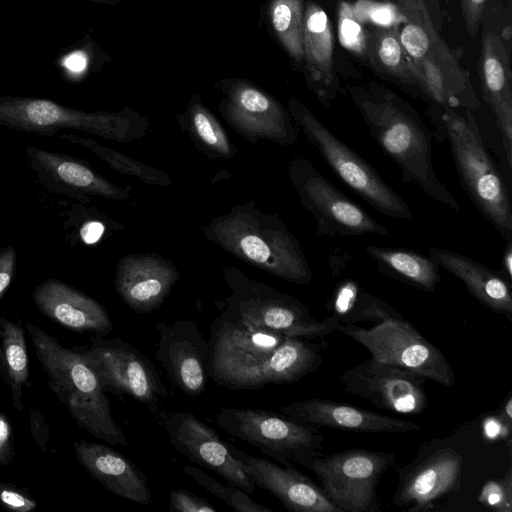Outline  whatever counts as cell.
Instances as JSON below:
<instances>
[{"instance_id":"cell-1","label":"cell","mask_w":512,"mask_h":512,"mask_svg":"<svg viewBox=\"0 0 512 512\" xmlns=\"http://www.w3.org/2000/svg\"><path fill=\"white\" fill-rule=\"evenodd\" d=\"M352 97L369 134L397 164L402 180L445 207L459 211V202L436 174L432 134L418 113L382 89H355Z\"/></svg>"},{"instance_id":"cell-2","label":"cell","mask_w":512,"mask_h":512,"mask_svg":"<svg viewBox=\"0 0 512 512\" xmlns=\"http://www.w3.org/2000/svg\"><path fill=\"white\" fill-rule=\"evenodd\" d=\"M280 333L254 328L221 314L210 325V378L233 390L292 383L300 372L294 347Z\"/></svg>"},{"instance_id":"cell-3","label":"cell","mask_w":512,"mask_h":512,"mask_svg":"<svg viewBox=\"0 0 512 512\" xmlns=\"http://www.w3.org/2000/svg\"><path fill=\"white\" fill-rule=\"evenodd\" d=\"M204 236L243 262L283 280L307 285L313 275L299 241L275 213L254 201L232 206L202 227Z\"/></svg>"},{"instance_id":"cell-4","label":"cell","mask_w":512,"mask_h":512,"mask_svg":"<svg viewBox=\"0 0 512 512\" xmlns=\"http://www.w3.org/2000/svg\"><path fill=\"white\" fill-rule=\"evenodd\" d=\"M47 385L80 428L111 445L127 446L125 432L111 413V402L79 346L64 347L39 326L27 323Z\"/></svg>"},{"instance_id":"cell-5","label":"cell","mask_w":512,"mask_h":512,"mask_svg":"<svg viewBox=\"0 0 512 512\" xmlns=\"http://www.w3.org/2000/svg\"><path fill=\"white\" fill-rule=\"evenodd\" d=\"M434 136L445 140L460 182L483 217L506 242H512V205L508 187L492 160L469 110L437 107L431 114Z\"/></svg>"},{"instance_id":"cell-6","label":"cell","mask_w":512,"mask_h":512,"mask_svg":"<svg viewBox=\"0 0 512 512\" xmlns=\"http://www.w3.org/2000/svg\"><path fill=\"white\" fill-rule=\"evenodd\" d=\"M404 21L399 39L416 86L437 107L480 109L473 85L436 29L425 0H394Z\"/></svg>"},{"instance_id":"cell-7","label":"cell","mask_w":512,"mask_h":512,"mask_svg":"<svg viewBox=\"0 0 512 512\" xmlns=\"http://www.w3.org/2000/svg\"><path fill=\"white\" fill-rule=\"evenodd\" d=\"M222 275L230 294L220 314L228 319L308 340L323 338L340 326L331 315L317 320L296 297L251 279L238 268L223 267Z\"/></svg>"},{"instance_id":"cell-8","label":"cell","mask_w":512,"mask_h":512,"mask_svg":"<svg viewBox=\"0 0 512 512\" xmlns=\"http://www.w3.org/2000/svg\"><path fill=\"white\" fill-rule=\"evenodd\" d=\"M0 126L45 136L70 129L120 143L138 140L149 130L147 119L128 109L87 112L25 96H0Z\"/></svg>"},{"instance_id":"cell-9","label":"cell","mask_w":512,"mask_h":512,"mask_svg":"<svg viewBox=\"0 0 512 512\" xmlns=\"http://www.w3.org/2000/svg\"><path fill=\"white\" fill-rule=\"evenodd\" d=\"M289 113L335 175L381 214L410 220L408 203L352 148L340 140L308 108L296 100Z\"/></svg>"},{"instance_id":"cell-10","label":"cell","mask_w":512,"mask_h":512,"mask_svg":"<svg viewBox=\"0 0 512 512\" xmlns=\"http://www.w3.org/2000/svg\"><path fill=\"white\" fill-rule=\"evenodd\" d=\"M396 461L391 452L363 448L299 458L295 463L312 471L327 499L339 512H378L377 487Z\"/></svg>"},{"instance_id":"cell-11","label":"cell","mask_w":512,"mask_h":512,"mask_svg":"<svg viewBox=\"0 0 512 512\" xmlns=\"http://www.w3.org/2000/svg\"><path fill=\"white\" fill-rule=\"evenodd\" d=\"M215 422L227 434L256 447L284 467L319 453L324 435L319 427L280 413L255 408L220 407Z\"/></svg>"},{"instance_id":"cell-12","label":"cell","mask_w":512,"mask_h":512,"mask_svg":"<svg viewBox=\"0 0 512 512\" xmlns=\"http://www.w3.org/2000/svg\"><path fill=\"white\" fill-rule=\"evenodd\" d=\"M337 331L363 345L380 362L410 370L446 387L456 384L445 355L403 317L371 328L340 324Z\"/></svg>"},{"instance_id":"cell-13","label":"cell","mask_w":512,"mask_h":512,"mask_svg":"<svg viewBox=\"0 0 512 512\" xmlns=\"http://www.w3.org/2000/svg\"><path fill=\"white\" fill-rule=\"evenodd\" d=\"M288 176L301 204L315 218L319 235L389 236L385 226L336 188L307 158H294Z\"/></svg>"},{"instance_id":"cell-14","label":"cell","mask_w":512,"mask_h":512,"mask_svg":"<svg viewBox=\"0 0 512 512\" xmlns=\"http://www.w3.org/2000/svg\"><path fill=\"white\" fill-rule=\"evenodd\" d=\"M96 372L105 392L129 396L159 417L160 398L168 395L154 364L132 344L103 335L90 337L88 347H80Z\"/></svg>"},{"instance_id":"cell-15","label":"cell","mask_w":512,"mask_h":512,"mask_svg":"<svg viewBox=\"0 0 512 512\" xmlns=\"http://www.w3.org/2000/svg\"><path fill=\"white\" fill-rule=\"evenodd\" d=\"M463 470L461 454L443 444L423 446L417 456L398 469L392 504L410 512L426 511L459 490Z\"/></svg>"},{"instance_id":"cell-16","label":"cell","mask_w":512,"mask_h":512,"mask_svg":"<svg viewBox=\"0 0 512 512\" xmlns=\"http://www.w3.org/2000/svg\"><path fill=\"white\" fill-rule=\"evenodd\" d=\"M339 381L345 392L384 410L422 414L427 408L425 377L372 357L346 370Z\"/></svg>"},{"instance_id":"cell-17","label":"cell","mask_w":512,"mask_h":512,"mask_svg":"<svg viewBox=\"0 0 512 512\" xmlns=\"http://www.w3.org/2000/svg\"><path fill=\"white\" fill-rule=\"evenodd\" d=\"M219 109L228 125L251 143L266 140L290 146L298 140L300 130L290 113L271 95L246 82L231 85Z\"/></svg>"},{"instance_id":"cell-18","label":"cell","mask_w":512,"mask_h":512,"mask_svg":"<svg viewBox=\"0 0 512 512\" xmlns=\"http://www.w3.org/2000/svg\"><path fill=\"white\" fill-rule=\"evenodd\" d=\"M159 339L155 358L171 383L188 396L201 395L211 375L212 351L209 340L195 321L175 320L155 325Z\"/></svg>"},{"instance_id":"cell-19","label":"cell","mask_w":512,"mask_h":512,"mask_svg":"<svg viewBox=\"0 0 512 512\" xmlns=\"http://www.w3.org/2000/svg\"><path fill=\"white\" fill-rule=\"evenodd\" d=\"M158 418L178 453L214 471L232 486L249 494L255 491L256 484L242 463L230 453L227 442L196 415L183 411H162Z\"/></svg>"},{"instance_id":"cell-20","label":"cell","mask_w":512,"mask_h":512,"mask_svg":"<svg viewBox=\"0 0 512 512\" xmlns=\"http://www.w3.org/2000/svg\"><path fill=\"white\" fill-rule=\"evenodd\" d=\"M25 151L40 181L53 191L84 204L94 196L113 200L130 197V186L114 185L80 159L35 146H27Z\"/></svg>"},{"instance_id":"cell-21","label":"cell","mask_w":512,"mask_h":512,"mask_svg":"<svg viewBox=\"0 0 512 512\" xmlns=\"http://www.w3.org/2000/svg\"><path fill=\"white\" fill-rule=\"evenodd\" d=\"M179 277L174 263L159 254H129L116 266L115 288L130 309L151 313L161 307Z\"/></svg>"},{"instance_id":"cell-22","label":"cell","mask_w":512,"mask_h":512,"mask_svg":"<svg viewBox=\"0 0 512 512\" xmlns=\"http://www.w3.org/2000/svg\"><path fill=\"white\" fill-rule=\"evenodd\" d=\"M230 453L244 466L254 483L270 492L289 511L339 512L320 486L295 467L287 468L250 455L227 442Z\"/></svg>"},{"instance_id":"cell-23","label":"cell","mask_w":512,"mask_h":512,"mask_svg":"<svg viewBox=\"0 0 512 512\" xmlns=\"http://www.w3.org/2000/svg\"><path fill=\"white\" fill-rule=\"evenodd\" d=\"M38 311L65 329L108 335L113 322L105 307L94 298L56 278L42 281L32 291Z\"/></svg>"},{"instance_id":"cell-24","label":"cell","mask_w":512,"mask_h":512,"mask_svg":"<svg viewBox=\"0 0 512 512\" xmlns=\"http://www.w3.org/2000/svg\"><path fill=\"white\" fill-rule=\"evenodd\" d=\"M478 74L481 93L499 131L505 160L512 168V77L509 57L501 38L484 29Z\"/></svg>"},{"instance_id":"cell-25","label":"cell","mask_w":512,"mask_h":512,"mask_svg":"<svg viewBox=\"0 0 512 512\" xmlns=\"http://www.w3.org/2000/svg\"><path fill=\"white\" fill-rule=\"evenodd\" d=\"M291 419L315 425L367 433L418 431V423L397 419L329 399L310 398L280 408Z\"/></svg>"},{"instance_id":"cell-26","label":"cell","mask_w":512,"mask_h":512,"mask_svg":"<svg viewBox=\"0 0 512 512\" xmlns=\"http://www.w3.org/2000/svg\"><path fill=\"white\" fill-rule=\"evenodd\" d=\"M74 451L78 463L106 490L138 504L153 503L145 475L122 454L86 440L74 442Z\"/></svg>"},{"instance_id":"cell-27","label":"cell","mask_w":512,"mask_h":512,"mask_svg":"<svg viewBox=\"0 0 512 512\" xmlns=\"http://www.w3.org/2000/svg\"><path fill=\"white\" fill-rule=\"evenodd\" d=\"M428 252L440 268L461 280L479 303L512 320L511 281L501 272L448 249L432 247Z\"/></svg>"},{"instance_id":"cell-28","label":"cell","mask_w":512,"mask_h":512,"mask_svg":"<svg viewBox=\"0 0 512 512\" xmlns=\"http://www.w3.org/2000/svg\"><path fill=\"white\" fill-rule=\"evenodd\" d=\"M302 47L313 89L327 105L336 92L333 88V33L327 14L313 2L304 10Z\"/></svg>"},{"instance_id":"cell-29","label":"cell","mask_w":512,"mask_h":512,"mask_svg":"<svg viewBox=\"0 0 512 512\" xmlns=\"http://www.w3.org/2000/svg\"><path fill=\"white\" fill-rule=\"evenodd\" d=\"M366 252L381 273L422 291L433 292L442 281L438 264L413 250L371 245Z\"/></svg>"},{"instance_id":"cell-30","label":"cell","mask_w":512,"mask_h":512,"mask_svg":"<svg viewBox=\"0 0 512 512\" xmlns=\"http://www.w3.org/2000/svg\"><path fill=\"white\" fill-rule=\"evenodd\" d=\"M0 380L10 389L13 407L23 410V388L29 382L25 330L6 317H0Z\"/></svg>"},{"instance_id":"cell-31","label":"cell","mask_w":512,"mask_h":512,"mask_svg":"<svg viewBox=\"0 0 512 512\" xmlns=\"http://www.w3.org/2000/svg\"><path fill=\"white\" fill-rule=\"evenodd\" d=\"M366 53L378 72L405 85L416 82L399 39V26L374 27L367 31Z\"/></svg>"},{"instance_id":"cell-32","label":"cell","mask_w":512,"mask_h":512,"mask_svg":"<svg viewBox=\"0 0 512 512\" xmlns=\"http://www.w3.org/2000/svg\"><path fill=\"white\" fill-rule=\"evenodd\" d=\"M186 129L195 146L211 159L232 158L236 147L215 117L199 99H193L186 113Z\"/></svg>"},{"instance_id":"cell-33","label":"cell","mask_w":512,"mask_h":512,"mask_svg":"<svg viewBox=\"0 0 512 512\" xmlns=\"http://www.w3.org/2000/svg\"><path fill=\"white\" fill-rule=\"evenodd\" d=\"M59 138L89 150L120 174L138 178L140 181L149 185L168 187L173 183L170 176L164 171L106 147L94 139L72 133L60 134Z\"/></svg>"},{"instance_id":"cell-34","label":"cell","mask_w":512,"mask_h":512,"mask_svg":"<svg viewBox=\"0 0 512 512\" xmlns=\"http://www.w3.org/2000/svg\"><path fill=\"white\" fill-rule=\"evenodd\" d=\"M272 27L288 54L296 61L303 59L302 0H272L269 6Z\"/></svg>"},{"instance_id":"cell-35","label":"cell","mask_w":512,"mask_h":512,"mask_svg":"<svg viewBox=\"0 0 512 512\" xmlns=\"http://www.w3.org/2000/svg\"><path fill=\"white\" fill-rule=\"evenodd\" d=\"M185 474L189 475L206 491L225 502L228 506L239 512H271L272 510L258 504L246 491L232 486L225 485L209 476L203 470L192 466L184 465Z\"/></svg>"},{"instance_id":"cell-36","label":"cell","mask_w":512,"mask_h":512,"mask_svg":"<svg viewBox=\"0 0 512 512\" xmlns=\"http://www.w3.org/2000/svg\"><path fill=\"white\" fill-rule=\"evenodd\" d=\"M403 316L379 297L362 289L356 298L352 309L342 321V325L357 322L380 323Z\"/></svg>"},{"instance_id":"cell-37","label":"cell","mask_w":512,"mask_h":512,"mask_svg":"<svg viewBox=\"0 0 512 512\" xmlns=\"http://www.w3.org/2000/svg\"><path fill=\"white\" fill-rule=\"evenodd\" d=\"M356 18L363 24L390 28L400 26L403 15L395 3L375 0H357L352 4Z\"/></svg>"},{"instance_id":"cell-38","label":"cell","mask_w":512,"mask_h":512,"mask_svg":"<svg viewBox=\"0 0 512 512\" xmlns=\"http://www.w3.org/2000/svg\"><path fill=\"white\" fill-rule=\"evenodd\" d=\"M338 38L340 44L357 54L366 53L367 31L356 18L352 3L341 1L337 8Z\"/></svg>"},{"instance_id":"cell-39","label":"cell","mask_w":512,"mask_h":512,"mask_svg":"<svg viewBox=\"0 0 512 512\" xmlns=\"http://www.w3.org/2000/svg\"><path fill=\"white\" fill-rule=\"evenodd\" d=\"M477 500L492 511L511 512L512 467L509 466L504 477L486 481L481 487Z\"/></svg>"},{"instance_id":"cell-40","label":"cell","mask_w":512,"mask_h":512,"mask_svg":"<svg viewBox=\"0 0 512 512\" xmlns=\"http://www.w3.org/2000/svg\"><path fill=\"white\" fill-rule=\"evenodd\" d=\"M88 48L87 43L78 42L60 52L55 66L66 81H79L87 74L91 60Z\"/></svg>"},{"instance_id":"cell-41","label":"cell","mask_w":512,"mask_h":512,"mask_svg":"<svg viewBox=\"0 0 512 512\" xmlns=\"http://www.w3.org/2000/svg\"><path fill=\"white\" fill-rule=\"evenodd\" d=\"M362 289L361 285L351 278L343 279L336 285L328 301V309L331 311V316L340 324L352 309Z\"/></svg>"},{"instance_id":"cell-42","label":"cell","mask_w":512,"mask_h":512,"mask_svg":"<svg viewBox=\"0 0 512 512\" xmlns=\"http://www.w3.org/2000/svg\"><path fill=\"white\" fill-rule=\"evenodd\" d=\"M0 505L12 512H30L38 503L23 489L11 483H0Z\"/></svg>"},{"instance_id":"cell-43","label":"cell","mask_w":512,"mask_h":512,"mask_svg":"<svg viewBox=\"0 0 512 512\" xmlns=\"http://www.w3.org/2000/svg\"><path fill=\"white\" fill-rule=\"evenodd\" d=\"M169 510L178 512H216L217 509L206 499L185 490L169 492Z\"/></svg>"},{"instance_id":"cell-44","label":"cell","mask_w":512,"mask_h":512,"mask_svg":"<svg viewBox=\"0 0 512 512\" xmlns=\"http://www.w3.org/2000/svg\"><path fill=\"white\" fill-rule=\"evenodd\" d=\"M29 427L33 440L39 450L45 453L48 452V444L51 440L50 426L39 410H29Z\"/></svg>"},{"instance_id":"cell-45","label":"cell","mask_w":512,"mask_h":512,"mask_svg":"<svg viewBox=\"0 0 512 512\" xmlns=\"http://www.w3.org/2000/svg\"><path fill=\"white\" fill-rule=\"evenodd\" d=\"M15 456L14 433L8 415L0 411V466L9 465Z\"/></svg>"},{"instance_id":"cell-46","label":"cell","mask_w":512,"mask_h":512,"mask_svg":"<svg viewBox=\"0 0 512 512\" xmlns=\"http://www.w3.org/2000/svg\"><path fill=\"white\" fill-rule=\"evenodd\" d=\"M16 251L13 246L0 247V300L15 274Z\"/></svg>"},{"instance_id":"cell-47","label":"cell","mask_w":512,"mask_h":512,"mask_svg":"<svg viewBox=\"0 0 512 512\" xmlns=\"http://www.w3.org/2000/svg\"><path fill=\"white\" fill-rule=\"evenodd\" d=\"M486 0H460L465 27L471 37H475L483 15Z\"/></svg>"},{"instance_id":"cell-48","label":"cell","mask_w":512,"mask_h":512,"mask_svg":"<svg viewBox=\"0 0 512 512\" xmlns=\"http://www.w3.org/2000/svg\"><path fill=\"white\" fill-rule=\"evenodd\" d=\"M511 424L504 421L497 413L488 415L483 420V435L487 441H511Z\"/></svg>"},{"instance_id":"cell-49","label":"cell","mask_w":512,"mask_h":512,"mask_svg":"<svg viewBox=\"0 0 512 512\" xmlns=\"http://www.w3.org/2000/svg\"><path fill=\"white\" fill-rule=\"evenodd\" d=\"M104 232V225L98 221L87 222L81 229V235L85 243L97 242Z\"/></svg>"},{"instance_id":"cell-50","label":"cell","mask_w":512,"mask_h":512,"mask_svg":"<svg viewBox=\"0 0 512 512\" xmlns=\"http://www.w3.org/2000/svg\"><path fill=\"white\" fill-rule=\"evenodd\" d=\"M501 273L511 281L512 279V242H506L501 259Z\"/></svg>"},{"instance_id":"cell-51","label":"cell","mask_w":512,"mask_h":512,"mask_svg":"<svg viewBox=\"0 0 512 512\" xmlns=\"http://www.w3.org/2000/svg\"><path fill=\"white\" fill-rule=\"evenodd\" d=\"M497 414L506 422L512 423V396L508 394Z\"/></svg>"},{"instance_id":"cell-52","label":"cell","mask_w":512,"mask_h":512,"mask_svg":"<svg viewBox=\"0 0 512 512\" xmlns=\"http://www.w3.org/2000/svg\"><path fill=\"white\" fill-rule=\"evenodd\" d=\"M425 2L429 9L430 15H432V13L435 15V27L437 30H439L441 26V12L438 6V0H425Z\"/></svg>"},{"instance_id":"cell-53","label":"cell","mask_w":512,"mask_h":512,"mask_svg":"<svg viewBox=\"0 0 512 512\" xmlns=\"http://www.w3.org/2000/svg\"><path fill=\"white\" fill-rule=\"evenodd\" d=\"M92 1H97V2H109L110 0H92Z\"/></svg>"}]
</instances>
